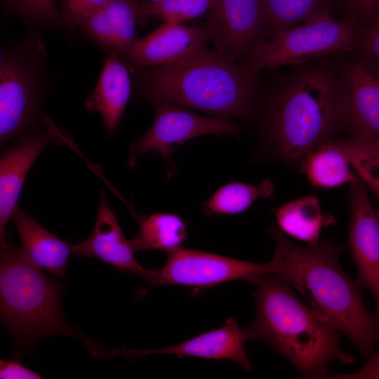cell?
<instances>
[{
    "instance_id": "1",
    "label": "cell",
    "mask_w": 379,
    "mask_h": 379,
    "mask_svg": "<svg viewBox=\"0 0 379 379\" xmlns=\"http://www.w3.org/2000/svg\"><path fill=\"white\" fill-rule=\"evenodd\" d=\"M276 242L272 258L284 278L321 317L349 338L364 359L379 340V318L364 301L361 286L343 269V248L329 241L309 247L289 240L278 228L270 230Z\"/></svg>"
},
{
    "instance_id": "2",
    "label": "cell",
    "mask_w": 379,
    "mask_h": 379,
    "mask_svg": "<svg viewBox=\"0 0 379 379\" xmlns=\"http://www.w3.org/2000/svg\"><path fill=\"white\" fill-rule=\"evenodd\" d=\"M255 75L204 43L167 63L142 69L138 87L152 103L167 102L233 119L253 112L258 92Z\"/></svg>"
},
{
    "instance_id": "3",
    "label": "cell",
    "mask_w": 379,
    "mask_h": 379,
    "mask_svg": "<svg viewBox=\"0 0 379 379\" xmlns=\"http://www.w3.org/2000/svg\"><path fill=\"white\" fill-rule=\"evenodd\" d=\"M250 283L255 286L256 313L253 324L243 329L246 341H265L307 378H328L326 366L332 361H354L343 349L339 331L302 303L284 278L265 274Z\"/></svg>"
},
{
    "instance_id": "4",
    "label": "cell",
    "mask_w": 379,
    "mask_h": 379,
    "mask_svg": "<svg viewBox=\"0 0 379 379\" xmlns=\"http://www.w3.org/2000/svg\"><path fill=\"white\" fill-rule=\"evenodd\" d=\"M0 243V315L14 339L15 360L39 340L52 335L76 338L94 357H106L100 344L65 319L61 308L64 285L32 265L20 248L6 239Z\"/></svg>"
},
{
    "instance_id": "5",
    "label": "cell",
    "mask_w": 379,
    "mask_h": 379,
    "mask_svg": "<svg viewBox=\"0 0 379 379\" xmlns=\"http://www.w3.org/2000/svg\"><path fill=\"white\" fill-rule=\"evenodd\" d=\"M347 124L339 77L323 69L295 76L274 95L267 109L265 140L288 161L302 159Z\"/></svg>"
},
{
    "instance_id": "6",
    "label": "cell",
    "mask_w": 379,
    "mask_h": 379,
    "mask_svg": "<svg viewBox=\"0 0 379 379\" xmlns=\"http://www.w3.org/2000/svg\"><path fill=\"white\" fill-rule=\"evenodd\" d=\"M361 22L349 15L339 20L331 12L275 34L258 46L246 66L257 74L288 65L302 63L312 58L343 53L357 48Z\"/></svg>"
},
{
    "instance_id": "7",
    "label": "cell",
    "mask_w": 379,
    "mask_h": 379,
    "mask_svg": "<svg viewBox=\"0 0 379 379\" xmlns=\"http://www.w3.org/2000/svg\"><path fill=\"white\" fill-rule=\"evenodd\" d=\"M155 117L150 128L130 148L127 168L134 167L141 157L159 154L173 169L172 154L184 143L203 135H232L238 138L239 128L233 119L206 117L167 102L153 103Z\"/></svg>"
},
{
    "instance_id": "8",
    "label": "cell",
    "mask_w": 379,
    "mask_h": 379,
    "mask_svg": "<svg viewBox=\"0 0 379 379\" xmlns=\"http://www.w3.org/2000/svg\"><path fill=\"white\" fill-rule=\"evenodd\" d=\"M166 253L167 261L150 282L152 287L182 285L200 289L239 279L250 282L260 275L276 272L273 259L253 263L181 246Z\"/></svg>"
},
{
    "instance_id": "9",
    "label": "cell",
    "mask_w": 379,
    "mask_h": 379,
    "mask_svg": "<svg viewBox=\"0 0 379 379\" xmlns=\"http://www.w3.org/2000/svg\"><path fill=\"white\" fill-rule=\"evenodd\" d=\"M205 25L215 49L245 65L254 49L268 41L262 0H216Z\"/></svg>"
},
{
    "instance_id": "10",
    "label": "cell",
    "mask_w": 379,
    "mask_h": 379,
    "mask_svg": "<svg viewBox=\"0 0 379 379\" xmlns=\"http://www.w3.org/2000/svg\"><path fill=\"white\" fill-rule=\"evenodd\" d=\"M37 69L27 58L2 53L0 62V141L20 135L32 123L40 95Z\"/></svg>"
},
{
    "instance_id": "11",
    "label": "cell",
    "mask_w": 379,
    "mask_h": 379,
    "mask_svg": "<svg viewBox=\"0 0 379 379\" xmlns=\"http://www.w3.org/2000/svg\"><path fill=\"white\" fill-rule=\"evenodd\" d=\"M350 204L348 245L357 267L356 281L371 293L379 318V219L359 182L352 185Z\"/></svg>"
},
{
    "instance_id": "12",
    "label": "cell",
    "mask_w": 379,
    "mask_h": 379,
    "mask_svg": "<svg viewBox=\"0 0 379 379\" xmlns=\"http://www.w3.org/2000/svg\"><path fill=\"white\" fill-rule=\"evenodd\" d=\"M338 77L347 124L354 133L379 138V62L361 55Z\"/></svg>"
},
{
    "instance_id": "13",
    "label": "cell",
    "mask_w": 379,
    "mask_h": 379,
    "mask_svg": "<svg viewBox=\"0 0 379 379\" xmlns=\"http://www.w3.org/2000/svg\"><path fill=\"white\" fill-rule=\"evenodd\" d=\"M72 254L101 260L118 270L128 272L149 281L154 280L158 270L143 267L136 260L128 241L112 210L105 192L101 190L97 217L91 235L71 245Z\"/></svg>"
},
{
    "instance_id": "14",
    "label": "cell",
    "mask_w": 379,
    "mask_h": 379,
    "mask_svg": "<svg viewBox=\"0 0 379 379\" xmlns=\"http://www.w3.org/2000/svg\"><path fill=\"white\" fill-rule=\"evenodd\" d=\"M60 133L49 131L23 138L5 151L0 159V242L5 240L6 227L18 206L27 174L45 147L60 140Z\"/></svg>"
},
{
    "instance_id": "15",
    "label": "cell",
    "mask_w": 379,
    "mask_h": 379,
    "mask_svg": "<svg viewBox=\"0 0 379 379\" xmlns=\"http://www.w3.org/2000/svg\"><path fill=\"white\" fill-rule=\"evenodd\" d=\"M245 341L243 329L239 328L235 318L232 317L227 319L220 328L179 344L155 350L112 349L111 355L167 354L206 359H226L236 361L246 370L251 371V363L245 351Z\"/></svg>"
},
{
    "instance_id": "16",
    "label": "cell",
    "mask_w": 379,
    "mask_h": 379,
    "mask_svg": "<svg viewBox=\"0 0 379 379\" xmlns=\"http://www.w3.org/2000/svg\"><path fill=\"white\" fill-rule=\"evenodd\" d=\"M209 40L206 25L164 22L149 35L138 39L124 56L133 68L142 70L167 63Z\"/></svg>"
},
{
    "instance_id": "17",
    "label": "cell",
    "mask_w": 379,
    "mask_h": 379,
    "mask_svg": "<svg viewBox=\"0 0 379 379\" xmlns=\"http://www.w3.org/2000/svg\"><path fill=\"white\" fill-rule=\"evenodd\" d=\"M25 258L34 267L65 277L71 245L50 232L18 206L12 218Z\"/></svg>"
},
{
    "instance_id": "18",
    "label": "cell",
    "mask_w": 379,
    "mask_h": 379,
    "mask_svg": "<svg viewBox=\"0 0 379 379\" xmlns=\"http://www.w3.org/2000/svg\"><path fill=\"white\" fill-rule=\"evenodd\" d=\"M140 0H112L81 25L89 36L125 55L138 39L135 27Z\"/></svg>"
},
{
    "instance_id": "19",
    "label": "cell",
    "mask_w": 379,
    "mask_h": 379,
    "mask_svg": "<svg viewBox=\"0 0 379 379\" xmlns=\"http://www.w3.org/2000/svg\"><path fill=\"white\" fill-rule=\"evenodd\" d=\"M131 92V81L126 66L112 53L105 60L93 93L86 100L89 110L98 112L109 135L120 122Z\"/></svg>"
},
{
    "instance_id": "20",
    "label": "cell",
    "mask_w": 379,
    "mask_h": 379,
    "mask_svg": "<svg viewBox=\"0 0 379 379\" xmlns=\"http://www.w3.org/2000/svg\"><path fill=\"white\" fill-rule=\"evenodd\" d=\"M300 171L312 185L322 188L359 182L338 140L327 139L310 149L302 158Z\"/></svg>"
},
{
    "instance_id": "21",
    "label": "cell",
    "mask_w": 379,
    "mask_h": 379,
    "mask_svg": "<svg viewBox=\"0 0 379 379\" xmlns=\"http://www.w3.org/2000/svg\"><path fill=\"white\" fill-rule=\"evenodd\" d=\"M275 216L281 231L310 246L319 243L322 228L333 222L331 215L322 213L318 199L313 195L287 203L275 211Z\"/></svg>"
},
{
    "instance_id": "22",
    "label": "cell",
    "mask_w": 379,
    "mask_h": 379,
    "mask_svg": "<svg viewBox=\"0 0 379 379\" xmlns=\"http://www.w3.org/2000/svg\"><path fill=\"white\" fill-rule=\"evenodd\" d=\"M138 234L129 242L135 252L179 247L187 237V229L181 217L173 213H157L139 217Z\"/></svg>"
},
{
    "instance_id": "23",
    "label": "cell",
    "mask_w": 379,
    "mask_h": 379,
    "mask_svg": "<svg viewBox=\"0 0 379 379\" xmlns=\"http://www.w3.org/2000/svg\"><path fill=\"white\" fill-rule=\"evenodd\" d=\"M273 191V183L269 180H264L258 185L230 182L218 188L204 201L201 210L208 216L239 214L257 199L270 197Z\"/></svg>"
},
{
    "instance_id": "24",
    "label": "cell",
    "mask_w": 379,
    "mask_h": 379,
    "mask_svg": "<svg viewBox=\"0 0 379 379\" xmlns=\"http://www.w3.org/2000/svg\"><path fill=\"white\" fill-rule=\"evenodd\" d=\"M268 40L279 32L330 11L329 0H262Z\"/></svg>"
},
{
    "instance_id": "25",
    "label": "cell",
    "mask_w": 379,
    "mask_h": 379,
    "mask_svg": "<svg viewBox=\"0 0 379 379\" xmlns=\"http://www.w3.org/2000/svg\"><path fill=\"white\" fill-rule=\"evenodd\" d=\"M338 141L355 173L379 195V138L354 133Z\"/></svg>"
},
{
    "instance_id": "26",
    "label": "cell",
    "mask_w": 379,
    "mask_h": 379,
    "mask_svg": "<svg viewBox=\"0 0 379 379\" xmlns=\"http://www.w3.org/2000/svg\"><path fill=\"white\" fill-rule=\"evenodd\" d=\"M216 0H162L139 6L138 19L158 18L182 24L207 13Z\"/></svg>"
},
{
    "instance_id": "27",
    "label": "cell",
    "mask_w": 379,
    "mask_h": 379,
    "mask_svg": "<svg viewBox=\"0 0 379 379\" xmlns=\"http://www.w3.org/2000/svg\"><path fill=\"white\" fill-rule=\"evenodd\" d=\"M21 15L33 22L47 24L59 16L57 0H6Z\"/></svg>"
},
{
    "instance_id": "28",
    "label": "cell",
    "mask_w": 379,
    "mask_h": 379,
    "mask_svg": "<svg viewBox=\"0 0 379 379\" xmlns=\"http://www.w3.org/2000/svg\"><path fill=\"white\" fill-rule=\"evenodd\" d=\"M112 0H61L59 16L69 28L81 26L93 13Z\"/></svg>"
},
{
    "instance_id": "29",
    "label": "cell",
    "mask_w": 379,
    "mask_h": 379,
    "mask_svg": "<svg viewBox=\"0 0 379 379\" xmlns=\"http://www.w3.org/2000/svg\"><path fill=\"white\" fill-rule=\"evenodd\" d=\"M360 22L357 49L361 55L379 62V11Z\"/></svg>"
},
{
    "instance_id": "30",
    "label": "cell",
    "mask_w": 379,
    "mask_h": 379,
    "mask_svg": "<svg viewBox=\"0 0 379 379\" xmlns=\"http://www.w3.org/2000/svg\"><path fill=\"white\" fill-rule=\"evenodd\" d=\"M43 378L32 370L20 364L17 360H0V378L1 379H38Z\"/></svg>"
},
{
    "instance_id": "31",
    "label": "cell",
    "mask_w": 379,
    "mask_h": 379,
    "mask_svg": "<svg viewBox=\"0 0 379 379\" xmlns=\"http://www.w3.org/2000/svg\"><path fill=\"white\" fill-rule=\"evenodd\" d=\"M349 16L363 20L379 11V0H343Z\"/></svg>"
},
{
    "instance_id": "32",
    "label": "cell",
    "mask_w": 379,
    "mask_h": 379,
    "mask_svg": "<svg viewBox=\"0 0 379 379\" xmlns=\"http://www.w3.org/2000/svg\"><path fill=\"white\" fill-rule=\"evenodd\" d=\"M329 378L335 379H379V352L372 354L365 366L353 373H335Z\"/></svg>"
},
{
    "instance_id": "33",
    "label": "cell",
    "mask_w": 379,
    "mask_h": 379,
    "mask_svg": "<svg viewBox=\"0 0 379 379\" xmlns=\"http://www.w3.org/2000/svg\"><path fill=\"white\" fill-rule=\"evenodd\" d=\"M162 0H140V3L142 4H154L157 3L159 1H161Z\"/></svg>"
},
{
    "instance_id": "34",
    "label": "cell",
    "mask_w": 379,
    "mask_h": 379,
    "mask_svg": "<svg viewBox=\"0 0 379 379\" xmlns=\"http://www.w3.org/2000/svg\"><path fill=\"white\" fill-rule=\"evenodd\" d=\"M375 212H376L377 216H378V218L379 219V211L375 210Z\"/></svg>"
}]
</instances>
